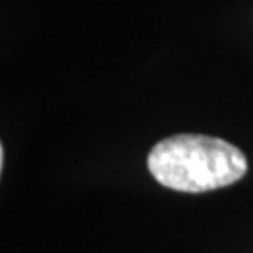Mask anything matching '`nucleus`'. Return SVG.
<instances>
[{
  "mask_svg": "<svg viewBox=\"0 0 253 253\" xmlns=\"http://www.w3.org/2000/svg\"><path fill=\"white\" fill-rule=\"evenodd\" d=\"M146 165L158 184L184 193L219 190L248 172V160L238 146L195 133L160 141L148 154Z\"/></svg>",
  "mask_w": 253,
  "mask_h": 253,
  "instance_id": "nucleus-1",
  "label": "nucleus"
}]
</instances>
